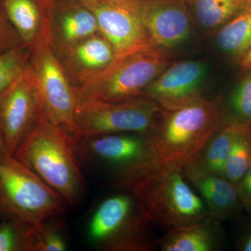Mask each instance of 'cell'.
I'll return each mask as SVG.
<instances>
[{"mask_svg": "<svg viewBox=\"0 0 251 251\" xmlns=\"http://www.w3.org/2000/svg\"><path fill=\"white\" fill-rule=\"evenodd\" d=\"M242 125L224 122L192 161L211 173L224 175L226 160Z\"/></svg>", "mask_w": 251, "mask_h": 251, "instance_id": "44dd1931", "label": "cell"}, {"mask_svg": "<svg viewBox=\"0 0 251 251\" xmlns=\"http://www.w3.org/2000/svg\"><path fill=\"white\" fill-rule=\"evenodd\" d=\"M241 205L251 211V158L247 173L235 185Z\"/></svg>", "mask_w": 251, "mask_h": 251, "instance_id": "83f0119b", "label": "cell"}, {"mask_svg": "<svg viewBox=\"0 0 251 251\" xmlns=\"http://www.w3.org/2000/svg\"><path fill=\"white\" fill-rule=\"evenodd\" d=\"M64 216L44 223L34 233L33 251H64L69 247V235Z\"/></svg>", "mask_w": 251, "mask_h": 251, "instance_id": "cb8c5ba5", "label": "cell"}, {"mask_svg": "<svg viewBox=\"0 0 251 251\" xmlns=\"http://www.w3.org/2000/svg\"><path fill=\"white\" fill-rule=\"evenodd\" d=\"M82 1L95 15L99 32L111 44L117 59L154 46L137 12L135 0Z\"/></svg>", "mask_w": 251, "mask_h": 251, "instance_id": "30bf717a", "label": "cell"}, {"mask_svg": "<svg viewBox=\"0 0 251 251\" xmlns=\"http://www.w3.org/2000/svg\"><path fill=\"white\" fill-rule=\"evenodd\" d=\"M223 123L219 104L202 98L165 112L156 129L146 137L159 162L183 165L198 156Z\"/></svg>", "mask_w": 251, "mask_h": 251, "instance_id": "277c9868", "label": "cell"}, {"mask_svg": "<svg viewBox=\"0 0 251 251\" xmlns=\"http://www.w3.org/2000/svg\"><path fill=\"white\" fill-rule=\"evenodd\" d=\"M34 233L14 221L0 219V251H33Z\"/></svg>", "mask_w": 251, "mask_h": 251, "instance_id": "484cf974", "label": "cell"}, {"mask_svg": "<svg viewBox=\"0 0 251 251\" xmlns=\"http://www.w3.org/2000/svg\"><path fill=\"white\" fill-rule=\"evenodd\" d=\"M42 101L30 64L0 97V135L8 152L14 155L41 111Z\"/></svg>", "mask_w": 251, "mask_h": 251, "instance_id": "8fae6325", "label": "cell"}, {"mask_svg": "<svg viewBox=\"0 0 251 251\" xmlns=\"http://www.w3.org/2000/svg\"><path fill=\"white\" fill-rule=\"evenodd\" d=\"M135 4L157 47L171 52L191 35L193 21L186 0H135Z\"/></svg>", "mask_w": 251, "mask_h": 251, "instance_id": "4fadbf2b", "label": "cell"}, {"mask_svg": "<svg viewBox=\"0 0 251 251\" xmlns=\"http://www.w3.org/2000/svg\"><path fill=\"white\" fill-rule=\"evenodd\" d=\"M240 62L243 67L246 69L251 68V49L244 55Z\"/></svg>", "mask_w": 251, "mask_h": 251, "instance_id": "f546056e", "label": "cell"}, {"mask_svg": "<svg viewBox=\"0 0 251 251\" xmlns=\"http://www.w3.org/2000/svg\"><path fill=\"white\" fill-rule=\"evenodd\" d=\"M97 33L95 15L82 0H49L46 39L55 55Z\"/></svg>", "mask_w": 251, "mask_h": 251, "instance_id": "5bb4252c", "label": "cell"}, {"mask_svg": "<svg viewBox=\"0 0 251 251\" xmlns=\"http://www.w3.org/2000/svg\"><path fill=\"white\" fill-rule=\"evenodd\" d=\"M31 50L22 45L0 54V97L30 64Z\"/></svg>", "mask_w": 251, "mask_h": 251, "instance_id": "d4e9b609", "label": "cell"}, {"mask_svg": "<svg viewBox=\"0 0 251 251\" xmlns=\"http://www.w3.org/2000/svg\"><path fill=\"white\" fill-rule=\"evenodd\" d=\"M249 69L229 97L224 122L251 126V68Z\"/></svg>", "mask_w": 251, "mask_h": 251, "instance_id": "603a6c76", "label": "cell"}, {"mask_svg": "<svg viewBox=\"0 0 251 251\" xmlns=\"http://www.w3.org/2000/svg\"><path fill=\"white\" fill-rule=\"evenodd\" d=\"M182 170L188 181L202 196L211 219L224 221L237 212L241 203L235 185L193 161L184 163Z\"/></svg>", "mask_w": 251, "mask_h": 251, "instance_id": "2e32d148", "label": "cell"}, {"mask_svg": "<svg viewBox=\"0 0 251 251\" xmlns=\"http://www.w3.org/2000/svg\"><path fill=\"white\" fill-rule=\"evenodd\" d=\"M103 198L89 218V242L100 251H150L158 247L151 224L133 193L125 190Z\"/></svg>", "mask_w": 251, "mask_h": 251, "instance_id": "5b68a950", "label": "cell"}, {"mask_svg": "<svg viewBox=\"0 0 251 251\" xmlns=\"http://www.w3.org/2000/svg\"><path fill=\"white\" fill-rule=\"evenodd\" d=\"M206 75L207 67L201 61L171 63L144 90L141 97L153 100L166 111H173L204 98Z\"/></svg>", "mask_w": 251, "mask_h": 251, "instance_id": "7c38bea8", "label": "cell"}, {"mask_svg": "<svg viewBox=\"0 0 251 251\" xmlns=\"http://www.w3.org/2000/svg\"><path fill=\"white\" fill-rule=\"evenodd\" d=\"M14 156L57 191L70 209L82 202L86 181L70 135L44 109Z\"/></svg>", "mask_w": 251, "mask_h": 251, "instance_id": "7a4b0ae2", "label": "cell"}, {"mask_svg": "<svg viewBox=\"0 0 251 251\" xmlns=\"http://www.w3.org/2000/svg\"><path fill=\"white\" fill-rule=\"evenodd\" d=\"M247 1L251 4V0H247Z\"/></svg>", "mask_w": 251, "mask_h": 251, "instance_id": "d6a6232c", "label": "cell"}, {"mask_svg": "<svg viewBox=\"0 0 251 251\" xmlns=\"http://www.w3.org/2000/svg\"><path fill=\"white\" fill-rule=\"evenodd\" d=\"M49 0H3L1 9L29 49L46 36Z\"/></svg>", "mask_w": 251, "mask_h": 251, "instance_id": "e0dca14e", "label": "cell"}, {"mask_svg": "<svg viewBox=\"0 0 251 251\" xmlns=\"http://www.w3.org/2000/svg\"><path fill=\"white\" fill-rule=\"evenodd\" d=\"M219 221L213 219L167 232L158 240L162 251H214L224 242Z\"/></svg>", "mask_w": 251, "mask_h": 251, "instance_id": "ac0fdd59", "label": "cell"}, {"mask_svg": "<svg viewBox=\"0 0 251 251\" xmlns=\"http://www.w3.org/2000/svg\"><path fill=\"white\" fill-rule=\"evenodd\" d=\"M187 181L182 165L158 162L118 188L133 193L149 222L167 233L211 218L205 202Z\"/></svg>", "mask_w": 251, "mask_h": 251, "instance_id": "6da1fadb", "label": "cell"}, {"mask_svg": "<svg viewBox=\"0 0 251 251\" xmlns=\"http://www.w3.org/2000/svg\"><path fill=\"white\" fill-rule=\"evenodd\" d=\"M69 209L65 200L30 168L6 150L0 153V219L36 232Z\"/></svg>", "mask_w": 251, "mask_h": 251, "instance_id": "3957f363", "label": "cell"}, {"mask_svg": "<svg viewBox=\"0 0 251 251\" xmlns=\"http://www.w3.org/2000/svg\"><path fill=\"white\" fill-rule=\"evenodd\" d=\"M215 43L224 54L242 60L251 49V5L216 31Z\"/></svg>", "mask_w": 251, "mask_h": 251, "instance_id": "ffe728a7", "label": "cell"}, {"mask_svg": "<svg viewBox=\"0 0 251 251\" xmlns=\"http://www.w3.org/2000/svg\"><path fill=\"white\" fill-rule=\"evenodd\" d=\"M166 110L150 99L139 97L120 103L77 98L72 139L97 135L153 131Z\"/></svg>", "mask_w": 251, "mask_h": 251, "instance_id": "52a82bcc", "label": "cell"}, {"mask_svg": "<svg viewBox=\"0 0 251 251\" xmlns=\"http://www.w3.org/2000/svg\"><path fill=\"white\" fill-rule=\"evenodd\" d=\"M4 151H6V148H5L2 138H1V135H0V153L4 152Z\"/></svg>", "mask_w": 251, "mask_h": 251, "instance_id": "4dcf8cb0", "label": "cell"}, {"mask_svg": "<svg viewBox=\"0 0 251 251\" xmlns=\"http://www.w3.org/2000/svg\"><path fill=\"white\" fill-rule=\"evenodd\" d=\"M251 158V126H241L224 166V176L236 185L247 173Z\"/></svg>", "mask_w": 251, "mask_h": 251, "instance_id": "7402d4cb", "label": "cell"}, {"mask_svg": "<svg viewBox=\"0 0 251 251\" xmlns=\"http://www.w3.org/2000/svg\"><path fill=\"white\" fill-rule=\"evenodd\" d=\"M171 63V52L151 46L117 59L100 76L75 87L77 97L109 103L139 98Z\"/></svg>", "mask_w": 251, "mask_h": 251, "instance_id": "8992f818", "label": "cell"}, {"mask_svg": "<svg viewBox=\"0 0 251 251\" xmlns=\"http://www.w3.org/2000/svg\"><path fill=\"white\" fill-rule=\"evenodd\" d=\"M193 21L208 33H216L251 5L247 0H186Z\"/></svg>", "mask_w": 251, "mask_h": 251, "instance_id": "d6986e66", "label": "cell"}, {"mask_svg": "<svg viewBox=\"0 0 251 251\" xmlns=\"http://www.w3.org/2000/svg\"><path fill=\"white\" fill-rule=\"evenodd\" d=\"M22 45V39L0 8V54Z\"/></svg>", "mask_w": 251, "mask_h": 251, "instance_id": "4316f807", "label": "cell"}, {"mask_svg": "<svg viewBox=\"0 0 251 251\" xmlns=\"http://www.w3.org/2000/svg\"><path fill=\"white\" fill-rule=\"evenodd\" d=\"M3 0H0V8H1V3H2Z\"/></svg>", "mask_w": 251, "mask_h": 251, "instance_id": "1f68e13d", "label": "cell"}, {"mask_svg": "<svg viewBox=\"0 0 251 251\" xmlns=\"http://www.w3.org/2000/svg\"><path fill=\"white\" fill-rule=\"evenodd\" d=\"M71 140L80 164L111 172L116 187L159 162L146 135L139 133H114Z\"/></svg>", "mask_w": 251, "mask_h": 251, "instance_id": "ba28073f", "label": "cell"}, {"mask_svg": "<svg viewBox=\"0 0 251 251\" xmlns=\"http://www.w3.org/2000/svg\"><path fill=\"white\" fill-rule=\"evenodd\" d=\"M56 56L75 87L100 76L117 60L111 44L100 33L86 38Z\"/></svg>", "mask_w": 251, "mask_h": 251, "instance_id": "9a60e30c", "label": "cell"}, {"mask_svg": "<svg viewBox=\"0 0 251 251\" xmlns=\"http://www.w3.org/2000/svg\"><path fill=\"white\" fill-rule=\"evenodd\" d=\"M238 249L239 251H251V224L239 239Z\"/></svg>", "mask_w": 251, "mask_h": 251, "instance_id": "f1b7e54d", "label": "cell"}, {"mask_svg": "<svg viewBox=\"0 0 251 251\" xmlns=\"http://www.w3.org/2000/svg\"><path fill=\"white\" fill-rule=\"evenodd\" d=\"M30 67L44 111L72 136L77 97L75 88L46 37L31 48Z\"/></svg>", "mask_w": 251, "mask_h": 251, "instance_id": "9c48e42d", "label": "cell"}]
</instances>
